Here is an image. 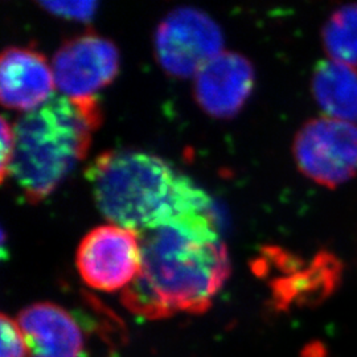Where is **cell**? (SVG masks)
<instances>
[{
	"mask_svg": "<svg viewBox=\"0 0 357 357\" xmlns=\"http://www.w3.org/2000/svg\"><path fill=\"white\" fill-rule=\"evenodd\" d=\"M38 6L45 11L59 17L76 22H89L97 11L98 3L90 0L81 1H38Z\"/></svg>",
	"mask_w": 357,
	"mask_h": 357,
	"instance_id": "cell-14",
	"label": "cell"
},
{
	"mask_svg": "<svg viewBox=\"0 0 357 357\" xmlns=\"http://www.w3.org/2000/svg\"><path fill=\"white\" fill-rule=\"evenodd\" d=\"M52 69L65 97H94L118 75L119 51L112 40L88 32L65 41L54 53Z\"/></svg>",
	"mask_w": 357,
	"mask_h": 357,
	"instance_id": "cell-7",
	"label": "cell"
},
{
	"mask_svg": "<svg viewBox=\"0 0 357 357\" xmlns=\"http://www.w3.org/2000/svg\"><path fill=\"white\" fill-rule=\"evenodd\" d=\"M139 238L141 271L122 291V305L147 320L208 311L230 274L213 211L178 215Z\"/></svg>",
	"mask_w": 357,
	"mask_h": 357,
	"instance_id": "cell-1",
	"label": "cell"
},
{
	"mask_svg": "<svg viewBox=\"0 0 357 357\" xmlns=\"http://www.w3.org/2000/svg\"><path fill=\"white\" fill-rule=\"evenodd\" d=\"M0 180L1 183L6 181L10 175V166L13 160V128L8 125L7 119L1 116V128H0Z\"/></svg>",
	"mask_w": 357,
	"mask_h": 357,
	"instance_id": "cell-16",
	"label": "cell"
},
{
	"mask_svg": "<svg viewBox=\"0 0 357 357\" xmlns=\"http://www.w3.org/2000/svg\"><path fill=\"white\" fill-rule=\"evenodd\" d=\"M1 327V356L26 357V339L16 319L3 314L0 318Z\"/></svg>",
	"mask_w": 357,
	"mask_h": 357,
	"instance_id": "cell-15",
	"label": "cell"
},
{
	"mask_svg": "<svg viewBox=\"0 0 357 357\" xmlns=\"http://www.w3.org/2000/svg\"><path fill=\"white\" fill-rule=\"evenodd\" d=\"M321 38L332 61L357 65V4H348L332 13Z\"/></svg>",
	"mask_w": 357,
	"mask_h": 357,
	"instance_id": "cell-13",
	"label": "cell"
},
{
	"mask_svg": "<svg viewBox=\"0 0 357 357\" xmlns=\"http://www.w3.org/2000/svg\"><path fill=\"white\" fill-rule=\"evenodd\" d=\"M96 205L114 225L143 231L192 212L212 211V199L163 158L110 150L85 171Z\"/></svg>",
	"mask_w": 357,
	"mask_h": 357,
	"instance_id": "cell-2",
	"label": "cell"
},
{
	"mask_svg": "<svg viewBox=\"0 0 357 357\" xmlns=\"http://www.w3.org/2000/svg\"><path fill=\"white\" fill-rule=\"evenodd\" d=\"M53 69L47 59L29 47H8L0 57V100L4 107L32 112L52 97Z\"/></svg>",
	"mask_w": 357,
	"mask_h": 357,
	"instance_id": "cell-9",
	"label": "cell"
},
{
	"mask_svg": "<svg viewBox=\"0 0 357 357\" xmlns=\"http://www.w3.org/2000/svg\"><path fill=\"white\" fill-rule=\"evenodd\" d=\"M340 277V264L331 255H319L310 268L291 277L274 282L273 295L277 307L290 306L291 303H308L319 301L331 293Z\"/></svg>",
	"mask_w": 357,
	"mask_h": 357,
	"instance_id": "cell-12",
	"label": "cell"
},
{
	"mask_svg": "<svg viewBox=\"0 0 357 357\" xmlns=\"http://www.w3.org/2000/svg\"><path fill=\"white\" fill-rule=\"evenodd\" d=\"M302 357H327L326 347L320 342H311L302 351Z\"/></svg>",
	"mask_w": 357,
	"mask_h": 357,
	"instance_id": "cell-17",
	"label": "cell"
},
{
	"mask_svg": "<svg viewBox=\"0 0 357 357\" xmlns=\"http://www.w3.org/2000/svg\"><path fill=\"white\" fill-rule=\"evenodd\" d=\"M141 265L139 233L114 224L90 230L77 248L82 281L100 291H123L138 277Z\"/></svg>",
	"mask_w": 357,
	"mask_h": 357,
	"instance_id": "cell-6",
	"label": "cell"
},
{
	"mask_svg": "<svg viewBox=\"0 0 357 357\" xmlns=\"http://www.w3.org/2000/svg\"><path fill=\"white\" fill-rule=\"evenodd\" d=\"M255 68L237 52L222 51L195 76V98L206 114L231 118L255 88Z\"/></svg>",
	"mask_w": 357,
	"mask_h": 357,
	"instance_id": "cell-8",
	"label": "cell"
},
{
	"mask_svg": "<svg viewBox=\"0 0 357 357\" xmlns=\"http://www.w3.org/2000/svg\"><path fill=\"white\" fill-rule=\"evenodd\" d=\"M16 321L26 339V357H81L84 335L61 306L40 302L23 308Z\"/></svg>",
	"mask_w": 357,
	"mask_h": 357,
	"instance_id": "cell-10",
	"label": "cell"
},
{
	"mask_svg": "<svg viewBox=\"0 0 357 357\" xmlns=\"http://www.w3.org/2000/svg\"><path fill=\"white\" fill-rule=\"evenodd\" d=\"M293 150L307 178L336 188L357 174V125L331 116L310 119L296 132Z\"/></svg>",
	"mask_w": 357,
	"mask_h": 357,
	"instance_id": "cell-5",
	"label": "cell"
},
{
	"mask_svg": "<svg viewBox=\"0 0 357 357\" xmlns=\"http://www.w3.org/2000/svg\"><path fill=\"white\" fill-rule=\"evenodd\" d=\"M312 94L320 109L335 119L357 122V69L337 61H321L317 65L312 81Z\"/></svg>",
	"mask_w": 357,
	"mask_h": 357,
	"instance_id": "cell-11",
	"label": "cell"
},
{
	"mask_svg": "<svg viewBox=\"0 0 357 357\" xmlns=\"http://www.w3.org/2000/svg\"><path fill=\"white\" fill-rule=\"evenodd\" d=\"M101 121L96 97L65 96H52L16 119L10 176L29 203L48 197L86 156Z\"/></svg>",
	"mask_w": 357,
	"mask_h": 357,
	"instance_id": "cell-3",
	"label": "cell"
},
{
	"mask_svg": "<svg viewBox=\"0 0 357 357\" xmlns=\"http://www.w3.org/2000/svg\"><path fill=\"white\" fill-rule=\"evenodd\" d=\"M224 36L208 13L195 7H178L156 26L153 47L158 63L171 76L188 78L222 52Z\"/></svg>",
	"mask_w": 357,
	"mask_h": 357,
	"instance_id": "cell-4",
	"label": "cell"
}]
</instances>
